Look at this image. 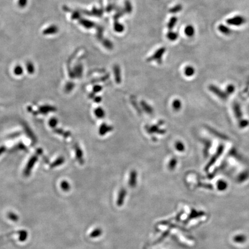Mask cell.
I'll use <instances>...</instances> for the list:
<instances>
[{
  "instance_id": "3",
  "label": "cell",
  "mask_w": 249,
  "mask_h": 249,
  "mask_svg": "<svg viewBox=\"0 0 249 249\" xmlns=\"http://www.w3.org/2000/svg\"><path fill=\"white\" fill-rule=\"evenodd\" d=\"M146 130L148 133H157L159 134H164L165 133V130L163 129H160L158 125H153V126H146Z\"/></svg>"
},
{
  "instance_id": "11",
  "label": "cell",
  "mask_w": 249,
  "mask_h": 249,
  "mask_svg": "<svg viewBox=\"0 0 249 249\" xmlns=\"http://www.w3.org/2000/svg\"><path fill=\"white\" fill-rule=\"evenodd\" d=\"M184 74L188 77L193 76L195 73V69L191 66H188L184 69Z\"/></svg>"
},
{
  "instance_id": "23",
  "label": "cell",
  "mask_w": 249,
  "mask_h": 249,
  "mask_svg": "<svg viewBox=\"0 0 249 249\" xmlns=\"http://www.w3.org/2000/svg\"><path fill=\"white\" fill-rule=\"evenodd\" d=\"M132 103H133V106H134V108H135L137 111L138 113H139L140 114H141V110H140V108L137 106V104L136 103V101H132Z\"/></svg>"
},
{
  "instance_id": "22",
  "label": "cell",
  "mask_w": 249,
  "mask_h": 249,
  "mask_svg": "<svg viewBox=\"0 0 249 249\" xmlns=\"http://www.w3.org/2000/svg\"><path fill=\"white\" fill-rule=\"evenodd\" d=\"M101 233V231H100V230H95L94 231H93L92 233L90 235V236L91 237H98V236H99L100 234Z\"/></svg>"
},
{
  "instance_id": "21",
  "label": "cell",
  "mask_w": 249,
  "mask_h": 249,
  "mask_svg": "<svg viewBox=\"0 0 249 249\" xmlns=\"http://www.w3.org/2000/svg\"><path fill=\"white\" fill-rule=\"evenodd\" d=\"M167 38L171 41H175L178 38V34L175 32H170L167 34Z\"/></svg>"
},
{
  "instance_id": "16",
  "label": "cell",
  "mask_w": 249,
  "mask_h": 249,
  "mask_svg": "<svg viewBox=\"0 0 249 249\" xmlns=\"http://www.w3.org/2000/svg\"><path fill=\"white\" fill-rule=\"evenodd\" d=\"M19 239L20 241H25L26 240L28 236L27 232L24 230H22L19 232Z\"/></svg>"
},
{
  "instance_id": "19",
  "label": "cell",
  "mask_w": 249,
  "mask_h": 249,
  "mask_svg": "<svg viewBox=\"0 0 249 249\" xmlns=\"http://www.w3.org/2000/svg\"><path fill=\"white\" fill-rule=\"evenodd\" d=\"M176 22H177L176 17H173L170 20L169 24L167 25V26L169 27L170 30H171L173 28L174 26L176 24Z\"/></svg>"
},
{
  "instance_id": "20",
  "label": "cell",
  "mask_w": 249,
  "mask_h": 249,
  "mask_svg": "<svg viewBox=\"0 0 249 249\" xmlns=\"http://www.w3.org/2000/svg\"><path fill=\"white\" fill-rule=\"evenodd\" d=\"M61 188L63 190L67 192L70 189V184L66 181H63L61 183Z\"/></svg>"
},
{
  "instance_id": "6",
  "label": "cell",
  "mask_w": 249,
  "mask_h": 249,
  "mask_svg": "<svg viewBox=\"0 0 249 249\" xmlns=\"http://www.w3.org/2000/svg\"><path fill=\"white\" fill-rule=\"evenodd\" d=\"M113 130V127L111 126L108 125L107 124L103 123L101 125L99 129V133L100 135L103 136L110 132H111Z\"/></svg>"
},
{
  "instance_id": "10",
  "label": "cell",
  "mask_w": 249,
  "mask_h": 249,
  "mask_svg": "<svg viewBox=\"0 0 249 249\" xmlns=\"http://www.w3.org/2000/svg\"><path fill=\"white\" fill-rule=\"evenodd\" d=\"M184 33L186 35L189 36V37H192L193 35H194L195 34V29L191 25L188 26L187 27L185 28L184 29Z\"/></svg>"
},
{
  "instance_id": "8",
  "label": "cell",
  "mask_w": 249,
  "mask_h": 249,
  "mask_svg": "<svg viewBox=\"0 0 249 249\" xmlns=\"http://www.w3.org/2000/svg\"><path fill=\"white\" fill-rule=\"evenodd\" d=\"M141 106L142 108H143V110L146 113H148L149 114H152L153 113V108H152L150 104H148L145 101H142L141 103Z\"/></svg>"
},
{
  "instance_id": "25",
  "label": "cell",
  "mask_w": 249,
  "mask_h": 249,
  "mask_svg": "<svg viewBox=\"0 0 249 249\" xmlns=\"http://www.w3.org/2000/svg\"><path fill=\"white\" fill-rule=\"evenodd\" d=\"M56 123H57L56 119H52L50 121V125H51L52 127H54L55 125H56Z\"/></svg>"
},
{
  "instance_id": "18",
  "label": "cell",
  "mask_w": 249,
  "mask_h": 249,
  "mask_svg": "<svg viewBox=\"0 0 249 249\" xmlns=\"http://www.w3.org/2000/svg\"><path fill=\"white\" fill-rule=\"evenodd\" d=\"M8 218L11 219V220L13 221V222H16L19 219L17 215H16L15 213H13L12 212H10L8 213Z\"/></svg>"
},
{
  "instance_id": "13",
  "label": "cell",
  "mask_w": 249,
  "mask_h": 249,
  "mask_svg": "<svg viewBox=\"0 0 249 249\" xmlns=\"http://www.w3.org/2000/svg\"><path fill=\"white\" fill-rule=\"evenodd\" d=\"M95 114L96 117L99 118H103L105 116V112L104 111L103 108H96L95 111Z\"/></svg>"
},
{
  "instance_id": "5",
  "label": "cell",
  "mask_w": 249,
  "mask_h": 249,
  "mask_svg": "<svg viewBox=\"0 0 249 249\" xmlns=\"http://www.w3.org/2000/svg\"><path fill=\"white\" fill-rule=\"evenodd\" d=\"M114 73L115 76V81L117 84H120L122 81L121 69L118 65H115L114 67Z\"/></svg>"
},
{
  "instance_id": "9",
  "label": "cell",
  "mask_w": 249,
  "mask_h": 249,
  "mask_svg": "<svg viewBox=\"0 0 249 249\" xmlns=\"http://www.w3.org/2000/svg\"><path fill=\"white\" fill-rule=\"evenodd\" d=\"M223 151V147H220L219 148V149H218V152L215 155V156H213V157H212V159H211V161L207 165V168L206 169H208L210 167H211L212 165H213L214 163H215V161H216V160L218 158V156H219V155L221 154V153Z\"/></svg>"
},
{
  "instance_id": "24",
  "label": "cell",
  "mask_w": 249,
  "mask_h": 249,
  "mask_svg": "<svg viewBox=\"0 0 249 249\" xmlns=\"http://www.w3.org/2000/svg\"><path fill=\"white\" fill-rule=\"evenodd\" d=\"M180 9H181V7L180 6H177L176 7H175L174 8H173L172 9V10H171V12H176L180 11Z\"/></svg>"
},
{
  "instance_id": "12",
  "label": "cell",
  "mask_w": 249,
  "mask_h": 249,
  "mask_svg": "<svg viewBox=\"0 0 249 249\" xmlns=\"http://www.w3.org/2000/svg\"><path fill=\"white\" fill-rule=\"evenodd\" d=\"M172 105H173V109L175 111H180L182 108V103H181L180 100L179 99L174 100L173 101Z\"/></svg>"
},
{
  "instance_id": "17",
  "label": "cell",
  "mask_w": 249,
  "mask_h": 249,
  "mask_svg": "<svg viewBox=\"0 0 249 249\" xmlns=\"http://www.w3.org/2000/svg\"><path fill=\"white\" fill-rule=\"evenodd\" d=\"M177 164V160L175 158H173L170 161L169 164V169L170 170H173L175 169Z\"/></svg>"
},
{
  "instance_id": "27",
  "label": "cell",
  "mask_w": 249,
  "mask_h": 249,
  "mask_svg": "<svg viewBox=\"0 0 249 249\" xmlns=\"http://www.w3.org/2000/svg\"><path fill=\"white\" fill-rule=\"evenodd\" d=\"M4 148L3 147H2V148H0V155L1 154V153H2L3 152H4Z\"/></svg>"
},
{
  "instance_id": "4",
  "label": "cell",
  "mask_w": 249,
  "mask_h": 249,
  "mask_svg": "<svg viewBox=\"0 0 249 249\" xmlns=\"http://www.w3.org/2000/svg\"><path fill=\"white\" fill-rule=\"evenodd\" d=\"M218 31H220L222 34L224 35H230L232 34V30L228 27L226 25L221 24L218 26Z\"/></svg>"
},
{
  "instance_id": "7",
  "label": "cell",
  "mask_w": 249,
  "mask_h": 249,
  "mask_svg": "<svg viewBox=\"0 0 249 249\" xmlns=\"http://www.w3.org/2000/svg\"><path fill=\"white\" fill-rule=\"evenodd\" d=\"M35 161H36V157H33L31 160L29 161L28 164L27 165V167L25 169L24 173L25 176H29L30 174L31 173V170L32 169V167H34V165L35 163Z\"/></svg>"
},
{
  "instance_id": "14",
  "label": "cell",
  "mask_w": 249,
  "mask_h": 249,
  "mask_svg": "<svg viewBox=\"0 0 249 249\" xmlns=\"http://www.w3.org/2000/svg\"><path fill=\"white\" fill-rule=\"evenodd\" d=\"M137 173L135 171H133L130 174V184L131 186H134L136 183Z\"/></svg>"
},
{
  "instance_id": "15",
  "label": "cell",
  "mask_w": 249,
  "mask_h": 249,
  "mask_svg": "<svg viewBox=\"0 0 249 249\" xmlns=\"http://www.w3.org/2000/svg\"><path fill=\"white\" fill-rule=\"evenodd\" d=\"M175 148L177 151H180V152H183L185 150V146H184V143L181 141H177L175 143Z\"/></svg>"
},
{
  "instance_id": "26",
  "label": "cell",
  "mask_w": 249,
  "mask_h": 249,
  "mask_svg": "<svg viewBox=\"0 0 249 249\" xmlns=\"http://www.w3.org/2000/svg\"><path fill=\"white\" fill-rule=\"evenodd\" d=\"M102 89V88L101 87H100V86H96V87H95V88H94V91L97 92H99Z\"/></svg>"
},
{
  "instance_id": "1",
  "label": "cell",
  "mask_w": 249,
  "mask_h": 249,
  "mask_svg": "<svg viewBox=\"0 0 249 249\" xmlns=\"http://www.w3.org/2000/svg\"><path fill=\"white\" fill-rule=\"evenodd\" d=\"M246 23V19L242 15L234 16L227 19L226 23L231 26L240 27Z\"/></svg>"
},
{
  "instance_id": "2",
  "label": "cell",
  "mask_w": 249,
  "mask_h": 249,
  "mask_svg": "<svg viewBox=\"0 0 249 249\" xmlns=\"http://www.w3.org/2000/svg\"><path fill=\"white\" fill-rule=\"evenodd\" d=\"M165 48L160 49L159 50H157V51L155 54H153L151 57L148 59V61H156L159 64H160L161 61H162L161 60H162L163 55L165 53Z\"/></svg>"
}]
</instances>
